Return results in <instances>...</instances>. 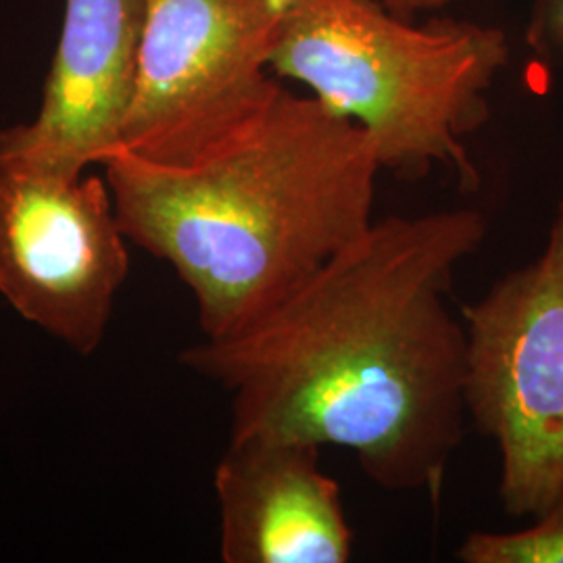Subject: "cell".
Instances as JSON below:
<instances>
[{"label":"cell","mask_w":563,"mask_h":563,"mask_svg":"<svg viewBox=\"0 0 563 563\" xmlns=\"http://www.w3.org/2000/svg\"><path fill=\"white\" fill-rule=\"evenodd\" d=\"M128 242L192 292L205 339L260 320L374 223L378 146L316 97L280 86L186 165L102 163Z\"/></svg>","instance_id":"cell-2"},{"label":"cell","mask_w":563,"mask_h":563,"mask_svg":"<svg viewBox=\"0 0 563 563\" xmlns=\"http://www.w3.org/2000/svg\"><path fill=\"white\" fill-rule=\"evenodd\" d=\"M528 44L539 55L563 63V0H534Z\"/></svg>","instance_id":"cell-10"},{"label":"cell","mask_w":563,"mask_h":563,"mask_svg":"<svg viewBox=\"0 0 563 563\" xmlns=\"http://www.w3.org/2000/svg\"><path fill=\"white\" fill-rule=\"evenodd\" d=\"M107 180L0 136V297L81 357L101 346L130 253Z\"/></svg>","instance_id":"cell-6"},{"label":"cell","mask_w":563,"mask_h":563,"mask_svg":"<svg viewBox=\"0 0 563 563\" xmlns=\"http://www.w3.org/2000/svg\"><path fill=\"white\" fill-rule=\"evenodd\" d=\"M465 411L501 455L509 516L539 518L563 490V202L543 255L462 307Z\"/></svg>","instance_id":"cell-4"},{"label":"cell","mask_w":563,"mask_h":563,"mask_svg":"<svg viewBox=\"0 0 563 563\" xmlns=\"http://www.w3.org/2000/svg\"><path fill=\"white\" fill-rule=\"evenodd\" d=\"M465 563H563V490L539 522L518 532H474L460 547Z\"/></svg>","instance_id":"cell-9"},{"label":"cell","mask_w":563,"mask_h":563,"mask_svg":"<svg viewBox=\"0 0 563 563\" xmlns=\"http://www.w3.org/2000/svg\"><path fill=\"white\" fill-rule=\"evenodd\" d=\"M320 444L230 441L213 474L225 563H344L353 532Z\"/></svg>","instance_id":"cell-7"},{"label":"cell","mask_w":563,"mask_h":563,"mask_svg":"<svg viewBox=\"0 0 563 563\" xmlns=\"http://www.w3.org/2000/svg\"><path fill=\"white\" fill-rule=\"evenodd\" d=\"M507 59L504 32L481 23L416 25L378 0H284L272 74L362 125L383 169L422 178L444 165L474 190L463 139L488 120L484 95Z\"/></svg>","instance_id":"cell-3"},{"label":"cell","mask_w":563,"mask_h":563,"mask_svg":"<svg viewBox=\"0 0 563 563\" xmlns=\"http://www.w3.org/2000/svg\"><path fill=\"white\" fill-rule=\"evenodd\" d=\"M141 27L142 0H65L38 115L0 136L80 172L113 157L132 99Z\"/></svg>","instance_id":"cell-8"},{"label":"cell","mask_w":563,"mask_h":563,"mask_svg":"<svg viewBox=\"0 0 563 563\" xmlns=\"http://www.w3.org/2000/svg\"><path fill=\"white\" fill-rule=\"evenodd\" d=\"M282 9L284 0H142L120 151L186 165L253 118L282 86L272 78Z\"/></svg>","instance_id":"cell-5"},{"label":"cell","mask_w":563,"mask_h":563,"mask_svg":"<svg viewBox=\"0 0 563 563\" xmlns=\"http://www.w3.org/2000/svg\"><path fill=\"white\" fill-rule=\"evenodd\" d=\"M484 239L472 209L378 220L260 320L180 362L232 397L230 441L339 444L384 490L437 497L467 416L449 295Z\"/></svg>","instance_id":"cell-1"},{"label":"cell","mask_w":563,"mask_h":563,"mask_svg":"<svg viewBox=\"0 0 563 563\" xmlns=\"http://www.w3.org/2000/svg\"><path fill=\"white\" fill-rule=\"evenodd\" d=\"M378 2H383L384 7L390 9L393 13L413 20L418 13L443 9L444 4L451 0H378Z\"/></svg>","instance_id":"cell-11"}]
</instances>
